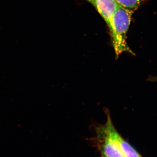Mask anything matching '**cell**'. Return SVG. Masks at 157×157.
Masks as SVG:
<instances>
[{
	"label": "cell",
	"mask_w": 157,
	"mask_h": 157,
	"mask_svg": "<svg viewBox=\"0 0 157 157\" xmlns=\"http://www.w3.org/2000/svg\"><path fill=\"white\" fill-rule=\"evenodd\" d=\"M147 81L151 82H157V76H149L147 78Z\"/></svg>",
	"instance_id": "8992f818"
},
{
	"label": "cell",
	"mask_w": 157,
	"mask_h": 157,
	"mask_svg": "<svg viewBox=\"0 0 157 157\" xmlns=\"http://www.w3.org/2000/svg\"><path fill=\"white\" fill-rule=\"evenodd\" d=\"M97 9L107 23L109 30L112 26L113 16L118 7L115 0H88Z\"/></svg>",
	"instance_id": "3957f363"
},
{
	"label": "cell",
	"mask_w": 157,
	"mask_h": 157,
	"mask_svg": "<svg viewBox=\"0 0 157 157\" xmlns=\"http://www.w3.org/2000/svg\"><path fill=\"white\" fill-rule=\"evenodd\" d=\"M133 13L119 6L113 16L110 31L113 45L117 58L124 52L134 54L128 46L126 41L127 33Z\"/></svg>",
	"instance_id": "6da1fadb"
},
{
	"label": "cell",
	"mask_w": 157,
	"mask_h": 157,
	"mask_svg": "<svg viewBox=\"0 0 157 157\" xmlns=\"http://www.w3.org/2000/svg\"><path fill=\"white\" fill-rule=\"evenodd\" d=\"M107 116L106 123L102 125L104 132L111 137L118 146L124 157H141L138 152L121 137L113 125L108 109L105 111Z\"/></svg>",
	"instance_id": "7a4b0ae2"
},
{
	"label": "cell",
	"mask_w": 157,
	"mask_h": 157,
	"mask_svg": "<svg viewBox=\"0 0 157 157\" xmlns=\"http://www.w3.org/2000/svg\"><path fill=\"white\" fill-rule=\"evenodd\" d=\"M98 136L103 141L102 150L105 157H124L115 141L104 132L101 125L97 128Z\"/></svg>",
	"instance_id": "277c9868"
},
{
	"label": "cell",
	"mask_w": 157,
	"mask_h": 157,
	"mask_svg": "<svg viewBox=\"0 0 157 157\" xmlns=\"http://www.w3.org/2000/svg\"><path fill=\"white\" fill-rule=\"evenodd\" d=\"M115 2L122 8L128 11H134L140 7L145 0H115Z\"/></svg>",
	"instance_id": "5b68a950"
}]
</instances>
